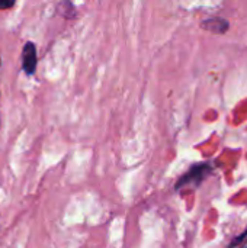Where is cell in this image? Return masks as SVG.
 I'll use <instances>...</instances> for the list:
<instances>
[{
    "mask_svg": "<svg viewBox=\"0 0 247 248\" xmlns=\"http://www.w3.org/2000/svg\"><path fill=\"white\" fill-rule=\"evenodd\" d=\"M213 173V167L207 163L195 164L186 171L176 183V190H181L183 187H198L210 174Z\"/></svg>",
    "mask_w": 247,
    "mask_h": 248,
    "instance_id": "6da1fadb",
    "label": "cell"
},
{
    "mask_svg": "<svg viewBox=\"0 0 247 248\" xmlns=\"http://www.w3.org/2000/svg\"><path fill=\"white\" fill-rule=\"evenodd\" d=\"M36 48L32 42H26L22 51V68L23 71L31 76L35 73L36 68Z\"/></svg>",
    "mask_w": 247,
    "mask_h": 248,
    "instance_id": "7a4b0ae2",
    "label": "cell"
},
{
    "mask_svg": "<svg viewBox=\"0 0 247 248\" xmlns=\"http://www.w3.org/2000/svg\"><path fill=\"white\" fill-rule=\"evenodd\" d=\"M220 25H227V22H224V20H220V19H210V20H205L204 23H202V26L204 28H207V29H210V31H217V32H224L226 29H223V28H220Z\"/></svg>",
    "mask_w": 247,
    "mask_h": 248,
    "instance_id": "3957f363",
    "label": "cell"
},
{
    "mask_svg": "<svg viewBox=\"0 0 247 248\" xmlns=\"http://www.w3.org/2000/svg\"><path fill=\"white\" fill-rule=\"evenodd\" d=\"M247 240V230L243 232V234H240V235H237L236 238H234V241L230 244V248H234L237 247L239 244H242V243H245Z\"/></svg>",
    "mask_w": 247,
    "mask_h": 248,
    "instance_id": "277c9868",
    "label": "cell"
},
{
    "mask_svg": "<svg viewBox=\"0 0 247 248\" xmlns=\"http://www.w3.org/2000/svg\"><path fill=\"white\" fill-rule=\"evenodd\" d=\"M15 4V0H0V10L10 9Z\"/></svg>",
    "mask_w": 247,
    "mask_h": 248,
    "instance_id": "5b68a950",
    "label": "cell"
},
{
    "mask_svg": "<svg viewBox=\"0 0 247 248\" xmlns=\"http://www.w3.org/2000/svg\"><path fill=\"white\" fill-rule=\"evenodd\" d=\"M242 248H247V243H246V244H245V246H243V247H242Z\"/></svg>",
    "mask_w": 247,
    "mask_h": 248,
    "instance_id": "8992f818",
    "label": "cell"
}]
</instances>
